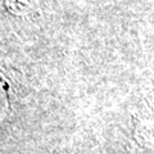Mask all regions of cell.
I'll list each match as a JSON object with an SVG mask.
<instances>
[{
    "label": "cell",
    "instance_id": "1",
    "mask_svg": "<svg viewBox=\"0 0 154 154\" xmlns=\"http://www.w3.org/2000/svg\"><path fill=\"white\" fill-rule=\"evenodd\" d=\"M134 136L141 148L154 149V95L144 96L135 109Z\"/></svg>",
    "mask_w": 154,
    "mask_h": 154
}]
</instances>
